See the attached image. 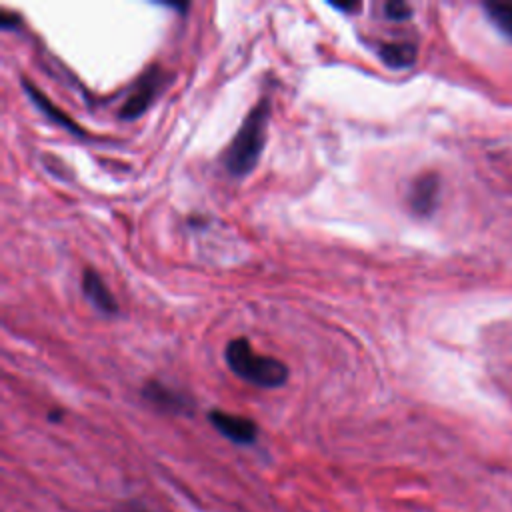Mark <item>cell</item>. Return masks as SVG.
<instances>
[{"label": "cell", "instance_id": "obj_14", "mask_svg": "<svg viewBox=\"0 0 512 512\" xmlns=\"http://www.w3.org/2000/svg\"><path fill=\"white\" fill-rule=\"evenodd\" d=\"M48 418H50L52 422H56V420H60V412H50V414H48Z\"/></svg>", "mask_w": 512, "mask_h": 512}, {"label": "cell", "instance_id": "obj_12", "mask_svg": "<svg viewBox=\"0 0 512 512\" xmlns=\"http://www.w3.org/2000/svg\"><path fill=\"white\" fill-rule=\"evenodd\" d=\"M16 22H18V14L2 12V16H0V26H2V28H10V26H16Z\"/></svg>", "mask_w": 512, "mask_h": 512}, {"label": "cell", "instance_id": "obj_1", "mask_svg": "<svg viewBox=\"0 0 512 512\" xmlns=\"http://www.w3.org/2000/svg\"><path fill=\"white\" fill-rule=\"evenodd\" d=\"M268 118V100H260L242 120L236 136L232 138L224 154V166L232 176H246L258 164V158L266 142Z\"/></svg>", "mask_w": 512, "mask_h": 512}, {"label": "cell", "instance_id": "obj_6", "mask_svg": "<svg viewBox=\"0 0 512 512\" xmlns=\"http://www.w3.org/2000/svg\"><path fill=\"white\" fill-rule=\"evenodd\" d=\"M82 292L92 302V306L98 308L100 312L114 314L118 310L116 298L112 296V292L108 290V286L104 284L100 274H96L94 270H86L82 274Z\"/></svg>", "mask_w": 512, "mask_h": 512}, {"label": "cell", "instance_id": "obj_2", "mask_svg": "<svg viewBox=\"0 0 512 512\" xmlns=\"http://www.w3.org/2000/svg\"><path fill=\"white\" fill-rule=\"evenodd\" d=\"M224 358L228 368L242 380L260 388H278L288 380V366L272 356L252 350L246 338H234L226 344Z\"/></svg>", "mask_w": 512, "mask_h": 512}, {"label": "cell", "instance_id": "obj_5", "mask_svg": "<svg viewBox=\"0 0 512 512\" xmlns=\"http://www.w3.org/2000/svg\"><path fill=\"white\" fill-rule=\"evenodd\" d=\"M438 190L440 182L436 174H422L418 176L408 192V204L414 214L418 216H428L432 214L436 200H438Z\"/></svg>", "mask_w": 512, "mask_h": 512}, {"label": "cell", "instance_id": "obj_4", "mask_svg": "<svg viewBox=\"0 0 512 512\" xmlns=\"http://www.w3.org/2000/svg\"><path fill=\"white\" fill-rule=\"evenodd\" d=\"M160 86V72L156 66H152L140 80L138 84L132 88L130 96L126 98V102L120 108V118L124 120H134L138 118L142 112H146V108L152 104L156 92Z\"/></svg>", "mask_w": 512, "mask_h": 512}, {"label": "cell", "instance_id": "obj_7", "mask_svg": "<svg viewBox=\"0 0 512 512\" xmlns=\"http://www.w3.org/2000/svg\"><path fill=\"white\" fill-rule=\"evenodd\" d=\"M142 394L156 406H160L162 410H170V412H190V404L184 396H180L178 392H174L172 388L160 384V382H148L142 388Z\"/></svg>", "mask_w": 512, "mask_h": 512}, {"label": "cell", "instance_id": "obj_11", "mask_svg": "<svg viewBox=\"0 0 512 512\" xmlns=\"http://www.w3.org/2000/svg\"><path fill=\"white\" fill-rule=\"evenodd\" d=\"M410 14H412V8L406 2L390 0L384 4V16L390 20H406L410 18Z\"/></svg>", "mask_w": 512, "mask_h": 512}, {"label": "cell", "instance_id": "obj_10", "mask_svg": "<svg viewBox=\"0 0 512 512\" xmlns=\"http://www.w3.org/2000/svg\"><path fill=\"white\" fill-rule=\"evenodd\" d=\"M484 8L494 26L512 38V2H486Z\"/></svg>", "mask_w": 512, "mask_h": 512}, {"label": "cell", "instance_id": "obj_3", "mask_svg": "<svg viewBox=\"0 0 512 512\" xmlns=\"http://www.w3.org/2000/svg\"><path fill=\"white\" fill-rule=\"evenodd\" d=\"M208 420L222 436L234 444H252L258 436L256 424L246 416L230 414L224 410H210Z\"/></svg>", "mask_w": 512, "mask_h": 512}, {"label": "cell", "instance_id": "obj_13", "mask_svg": "<svg viewBox=\"0 0 512 512\" xmlns=\"http://www.w3.org/2000/svg\"><path fill=\"white\" fill-rule=\"evenodd\" d=\"M332 6L338 8V10H348V12L354 10V8H358V6H352V4H340V2H338V4H332Z\"/></svg>", "mask_w": 512, "mask_h": 512}, {"label": "cell", "instance_id": "obj_8", "mask_svg": "<svg viewBox=\"0 0 512 512\" xmlns=\"http://www.w3.org/2000/svg\"><path fill=\"white\" fill-rule=\"evenodd\" d=\"M378 54L390 68H408L416 60V46L410 42H388L380 46Z\"/></svg>", "mask_w": 512, "mask_h": 512}, {"label": "cell", "instance_id": "obj_9", "mask_svg": "<svg viewBox=\"0 0 512 512\" xmlns=\"http://www.w3.org/2000/svg\"><path fill=\"white\" fill-rule=\"evenodd\" d=\"M24 84V88H26V92H28V96H30V100L46 114V116H50V120L52 122H56V124H60V126H64L66 130H70V132H74V134H82L80 130H78V126L62 112V110H58L50 100H48V96H44L36 86H32L28 80H24L22 82Z\"/></svg>", "mask_w": 512, "mask_h": 512}]
</instances>
